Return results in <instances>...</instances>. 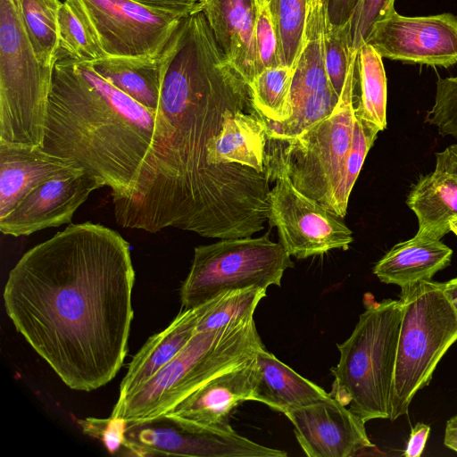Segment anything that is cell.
<instances>
[{
	"instance_id": "35",
	"label": "cell",
	"mask_w": 457,
	"mask_h": 457,
	"mask_svg": "<svg viewBox=\"0 0 457 457\" xmlns=\"http://www.w3.org/2000/svg\"><path fill=\"white\" fill-rule=\"evenodd\" d=\"M83 433L99 440L112 454L127 455V424L120 419L87 418L78 420Z\"/></svg>"
},
{
	"instance_id": "18",
	"label": "cell",
	"mask_w": 457,
	"mask_h": 457,
	"mask_svg": "<svg viewBox=\"0 0 457 457\" xmlns=\"http://www.w3.org/2000/svg\"><path fill=\"white\" fill-rule=\"evenodd\" d=\"M70 167L41 146L0 143V219L37 186Z\"/></svg>"
},
{
	"instance_id": "40",
	"label": "cell",
	"mask_w": 457,
	"mask_h": 457,
	"mask_svg": "<svg viewBox=\"0 0 457 457\" xmlns=\"http://www.w3.org/2000/svg\"><path fill=\"white\" fill-rule=\"evenodd\" d=\"M443 288L454 309L457 311V278L444 282Z\"/></svg>"
},
{
	"instance_id": "38",
	"label": "cell",
	"mask_w": 457,
	"mask_h": 457,
	"mask_svg": "<svg viewBox=\"0 0 457 457\" xmlns=\"http://www.w3.org/2000/svg\"><path fill=\"white\" fill-rule=\"evenodd\" d=\"M356 0H329L328 16L332 23L342 24L351 18Z\"/></svg>"
},
{
	"instance_id": "26",
	"label": "cell",
	"mask_w": 457,
	"mask_h": 457,
	"mask_svg": "<svg viewBox=\"0 0 457 457\" xmlns=\"http://www.w3.org/2000/svg\"><path fill=\"white\" fill-rule=\"evenodd\" d=\"M293 74L294 69L283 64L266 68L249 84L253 103L266 120L282 122L291 117Z\"/></svg>"
},
{
	"instance_id": "37",
	"label": "cell",
	"mask_w": 457,
	"mask_h": 457,
	"mask_svg": "<svg viewBox=\"0 0 457 457\" xmlns=\"http://www.w3.org/2000/svg\"><path fill=\"white\" fill-rule=\"evenodd\" d=\"M430 432V427L418 422L411 428L410 437L404 450L406 457H419L424 451Z\"/></svg>"
},
{
	"instance_id": "8",
	"label": "cell",
	"mask_w": 457,
	"mask_h": 457,
	"mask_svg": "<svg viewBox=\"0 0 457 457\" xmlns=\"http://www.w3.org/2000/svg\"><path fill=\"white\" fill-rule=\"evenodd\" d=\"M356 61L330 115L295 138L267 137L266 148L281 162L295 187L329 211L353 141Z\"/></svg>"
},
{
	"instance_id": "25",
	"label": "cell",
	"mask_w": 457,
	"mask_h": 457,
	"mask_svg": "<svg viewBox=\"0 0 457 457\" xmlns=\"http://www.w3.org/2000/svg\"><path fill=\"white\" fill-rule=\"evenodd\" d=\"M21 19L37 60L54 66L59 59L60 0H16Z\"/></svg>"
},
{
	"instance_id": "33",
	"label": "cell",
	"mask_w": 457,
	"mask_h": 457,
	"mask_svg": "<svg viewBox=\"0 0 457 457\" xmlns=\"http://www.w3.org/2000/svg\"><path fill=\"white\" fill-rule=\"evenodd\" d=\"M255 40L262 71L282 65L278 34L266 0H257Z\"/></svg>"
},
{
	"instance_id": "32",
	"label": "cell",
	"mask_w": 457,
	"mask_h": 457,
	"mask_svg": "<svg viewBox=\"0 0 457 457\" xmlns=\"http://www.w3.org/2000/svg\"><path fill=\"white\" fill-rule=\"evenodd\" d=\"M425 121L435 126L441 136L457 137V76L437 79L434 104Z\"/></svg>"
},
{
	"instance_id": "9",
	"label": "cell",
	"mask_w": 457,
	"mask_h": 457,
	"mask_svg": "<svg viewBox=\"0 0 457 457\" xmlns=\"http://www.w3.org/2000/svg\"><path fill=\"white\" fill-rule=\"evenodd\" d=\"M269 236L226 238L195 247L180 287L182 307L195 308L228 291L280 287L285 270L294 262L282 245Z\"/></svg>"
},
{
	"instance_id": "34",
	"label": "cell",
	"mask_w": 457,
	"mask_h": 457,
	"mask_svg": "<svg viewBox=\"0 0 457 457\" xmlns=\"http://www.w3.org/2000/svg\"><path fill=\"white\" fill-rule=\"evenodd\" d=\"M395 11V0H356L350 21L353 47L358 52L373 24Z\"/></svg>"
},
{
	"instance_id": "12",
	"label": "cell",
	"mask_w": 457,
	"mask_h": 457,
	"mask_svg": "<svg viewBox=\"0 0 457 457\" xmlns=\"http://www.w3.org/2000/svg\"><path fill=\"white\" fill-rule=\"evenodd\" d=\"M167 420V419H166ZM152 422L127 426V455L190 457H286L284 451L259 445L232 428Z\"/></svg>"
},
{
	"instance_id": "5",
	"label": "cell",
	"mask_w": 457,
	"mask_h": 457,
	"mask_svg": "<svg viewBox=\"0 0 457 457\" xmlns=\"http://www.w3.org/2000/svg\"><path fill=\"white\" fill-rule=\"evenodd\" d=\"M364 303L350 337L337 345L340 356L331 369L329 394L367 422L390 418L402 303L366 296Z\"/></svg>"
},
{
	"instance_id": "4",
	"label": "cell",
	"mask_w": 457,
	"mask_h": 457,
	"mask_svg": "<svg viewBox=\"0 0 457 457\" xmlns=\"http://www.w3.org/2000/svg\"><path fill=\"white\" fill-rule=\"evenodd\" d=\"M263 347L253 318L196 332L170 362L118 399L111 417L122 420L127 426L160 420L205 382L251 360Z\"/></svg>"
},
{
	"instance_id": "36",
	"label": "cell",
	"mask_w": 457,
	"mask_h": 457,
	"mask_svg": "<svg viewBox=\"0 0 457 457\" xmlns=\"http://www.w3.org/2000/svg\"><path fill=\"white\" fill-rule=\"evenodd\" d=\"M147 8L164 11L186 18L195 9L197 0H131Z\"/></svg>"
},
{
	"instance_id": "39",
	"label": "cell",
	"mask_w": 457,
	"mask_h": 457,
	"mask_svg": "<svg viewBox=\"0 0 457 457\" xmlns=\"http://www.w3.org/2000/svg\"><path fill=\"white\" fill-rule=\"evenodd\" d=\"M436 170L452 174L457 180V144L448 145L442 152L435 154Z\"/></svg>"
},
{
	"instance_id": "29",
	"label": "cell",
	"mask_w": 457,
	"mask_h": 457,
	"mask_svg": "<svg viewBox=\"0 0 457 457\" xmlns=\"http://www.w3.org/2000/svg\"><path fill=\"white\" fill-rule=\"evenodd\" d=\"M378 132V129L354 113L353 136L350 153L345 162L342 179L334 192L330 208V212L339 218H344L346 213L351 191Z\"/></svg>"
},
{
	"instance_id": "7",
	"label": "cell",
	"mask_w": 457,
	"mask_h": 457,
	"mask_svg": "<svg viewBox=\"0 0 457 457\" xmlns=\"http://www.w3.org/2000/svg\"><path fill=\"white\" fill-rule=\"evenodd\" d=\"M54 68L37 60L16 0H0V143L42 146Z\"/></svg>"
},
{
	"instance_id": "13",
	"label": "cell",
	"mask_w": 457,
	"mask_h": 457,
	"mask_svg": "<svg viewBox=\"0 0 457 457\" xmlns=\"http://www.w3.org/2000/svg\"><path fill=\"white\" fill-rule=\"evenodd\" d=\"M365 43L382 58L447 68L457 63V17H409L395 10L373 24Z\"/></svg>"
},
{
	"instance_id": "3",
	"label": "cell",
	"mask_w": 457,
	"mask_h": 457,
	"mask_svg": "<svg viewBox=\"0 0 457 457\" xmlns=\"http://www.w3.org/2000/svg\"><path fill=\"white\" fill-rule=\"evenodd\" d=\"M154 125V112L105 80L90 62L60 54L45 123V152L96 177L112 197H122L134 187Z\"/></svg>"
},
{
	"instance_id": "14",
	"label": "cell",
	"mask_w": 457,
	"mask_h": 457,
	"mask_svg": "<svg viewBox=\"0 0 457 457\" xmlns=\"http://www.w3.org/2000/svg\"><path fill=\"white\" fill-rule=\"evenodd\" d=\"M103 187L94 175L70 167L33 188L0 219V230L4 235L20 237L68 224L88 195Z\"/></svg>"
},
{
	"instance_id": "17",
	"label": "cell",
	"mask_w": 457,
	"mask_h": 457,
	"mask_svg": "<svg viewBox=\"0 0 457 457\" xmlns=\"http://www.w3.org/2000/svg\"><path fill=\"white\" fill-rule=\"evenodd\" d=\"M193 12H201L234 69L249 85L262 71L255 23L257 0H199Z\"/></svg>"
},
{
	"instance_id": "10",
	"label": "cell",
	"mask_w": 457,
	"mask_h": 457,
	"mask_svg": "<svg viewBox=\"0 0 457 457\" xmlns=\"http://www.w3.org/2000/svg\"><path fill=\"white\" fill-rule=\"evenodd\" d=\"M264 165L270 181L268 220L278 232L279 243L296 259L347 250L352 230L320 203L298 190L278 159L265 148Z\"/></svg>"
},
{
	"instance_id": "19",
	"label": "cell",
	"mask_w": 457,
	"mask_h": 457,
	"mask_svg": "<svg viewBox=\"0 0 457 457\" xmlns=\"http://www.w3.org/2000/svg\"><path fill=\"white\" fill-rule=\"evenodd\" d=\"M173 36L164 49L155 55H106L90 63L112 86L156 112L164 74L173 51Z\"/></svg>"
},
{
	"instance_id": "24",
	"label": "cell",
	"mask_w": 457,
	"mask_h": 457,
	"mask_svg": "<svg viewBox=\"0 0 457 457\" xmlns=\"http://www.w3.org/2000/svg\"><path fill=\"white\" fill-rule=\"evenodd\" d=\"M361 96L354 113L378 131L386 128V77L381 55L369 44L358 50Z\"/></svg>"
},
{
	"instance_id": "6",
	"label": "cell",
	"mask_w": 457,
	"mask_h": 457,
	"mask_svg": "<svg viewBox=\"0 0 457 457\" xmlns=\"http://www.w3.org/2000/svg\"><path fill=\"white\" fill-rule=\"evenodd\" d=\"M402 320L390 420L406 414L447 350L457 341V311L443 283L422 280L401 287Z\"/></svg>"
},
{
	"instance_id": "1",
	"label": "cell",
	"mask_w": 457,
	"mask_h": 457,
	"mask_svg": "<svg viewBox=\"0 0 457 457\" xmlns=\"http://www.w3.org/2000/svg\"><path fill=\"white\" fill-rule=\"evenodd\" d=\"M253 100L201 12L173 37L151 145L133 188L112 197L116 222L150 233L167 228L219 239L252 237L268 221L270 178L210 154L228 114Z\"/></svg>"
},
{
	"instance_id": "41",
	"label": "cell",
	"mask_w": 457,
	"mask_h": 457,
	"mask_svg": "<svg viewBox=\"0 0 457 457\" xmlns=\"http://www.w3.org/2000/svg\"><path fill=\"white\" fill-rule=\"evenodd\" d=\"M450 231L453 232L457 237V218L450 221Z\"/></svg>"
},
{
	"instance_id": "27",
	"label": "cell",
	"mask_w": 457,
	"mask_h": 457,
	"mask_svg": "<svg viewBox=\"0 0 457 457\" xmlns=\"http://www.w3.org/2000/svg\"><path fill=\"white\" fill-rule=\"evenodd\" d=\"M267 289L250 287L223 293L204 303L196 332L220 329L253 318V313Z\"/></svg>"
},
{
	"instance_id": "20",
	"label": "cell",
	"mask_w": 457,
	"mask_h": 457,
	"mask_svg": "<svg viewBox=\"0 0 457 457\" xmlns=\"http://www.w3.org/2000/svg\"><path fill=\"white\" fill-rule=\"evenodd\" d=\"M453 250L428 237L415 235L395 245L374 266L373 273L385 284L400 287L422 280H431L452 260Z\"/></svg>"
},
{
	"instance_id": "42",
	"label": "cell",
	"mask_w": 457,
	"mask_h": 457,
	"mask_svg": "<svg viewBox=\"0 0 457 457\" xmlns=\"http://www.w3.org/2000/svg\"><path fill=\"white\" fill-rule=\"evenodd\" d=\"M311 1H320V0H311Z\"/></svg>"
},
{
	"instance_id": "11",
	"label": "cell",
	"mask_w": 457,
	"mask_h": 457,
	"mask_svg": "<svg viewBox=\"0 0 457 457\" xmlns=\"http://www.w3.org/2000/svg\"><path fill=\"white\" fill-rule=\"evenodd\" d=\"M93 37L110 56L161 53L182 19L131 0H71Z\"/></svg>"
},
{
	"instance_id": "43",
	"label": "cell",
	"mask_w": 457,
	"mask_h": 457,
	"mask_svg": "<svg viewBox=\"0 0 457 457\" xmlns=\"http://www.w3.org/2000/svg\"><path fill=\"white\" fill-rule=\"evenodd\" d=\"M266 1H268V2H269L270 0H266Z\"/></svg>"
},
{
	"instance_id": "28",
	"label": "cell",
	"mask_w": 457,
	"mask_h": 457,
	"mask_svg": "<svg viewBox=\"0 0 457 457\" xmlns=\"http://www.w3.org/2000/svg\"><path fill=\"white\" fill-rule=\"evenodd\" d=\"M310 0H270L282 64L295 68L301 53Z\"/></svg>"
},
{
	"instance_id": "2",
	"label": "cell",
	"mask_w": 457,
	"mask_h": 457,
	"mask_svg": "<svg viewBox=\"0 0 457 457\" xmlns=\"http://www.w3.org/2000/svg\"><path fill=\"white\" fill-rule=\"evenodd\" d=\"M135 283L129 243L89 221L27 251L3 299L16 330L70 388L110 382L128 350Z\"/></svg>"
},
{
	"instance_id": "31",
	"label": "cell",
	"mask_w": 457,
	"mask_h": 457,
	"mask_svg": "<svg viewBox=\"0 0 457 457\" xmlns=\"http://www.w3.org/2000/svg\"><path fill=\"white\" fill-rule=\"evenodd\" d=\"M325 65L330 86L340 96L350 66L356 61L358 52L353 47L350 19L342 24L332 23L328 12L325 19Z\"/></svg>"
},
{
	"instance_id": "16",
	"label": "cell",
	"mask_w": 457,
	"mask_h": 457,
	"mask_svg": "<svg viewBox=\"0 0 457 457\" xmlns=\"http://www.w3.org/2000/svg\"><path fill=\"white\" fill-rule=\"evenodd\" d=\"M255 356L205 382L163 418L176 425L230 427L231 412L241 403L253 401L256 384Z\"/></svg>"
},
{
	"instance_id": "22",
	"label": "cell",
	"mask_w": 457,
	"mask_h": 457,
	"mask_svg": "<svg viewBox=\"0 0 457 457\" xmlns=\"http://www.w3.org/2000/svg\"><path fill=\"white\" fill-rule=\"evenodd\" d=\"M255 359L257 376L253 401L286 414L329 396V393L299 375L265 347L256 353Z\"/></svg>"
},
{
	"instance_id": "30",
	"label": "cell",
	"mask_w": 457,
	"mask_h": 457,
	"mask_svg": "<svg viewBox=\"0 0 457 457\" xmlns=\"http://www.w3.org/2000/svg\"><path fill=\"white\" fill-rule=\"evenodd\" d=\"M60 54L80 62L106 56L71 0H65L58 16Z\"/></svg>"
},
{
	"instance_id": "15",
	"label": "cell",
	"mask_w": 457,
	"mask_h": 457,
	"mask_svg": "<svg viewBox=\"0 0 457 457\" xmlns=\"http://www.w3.org/2000/svg\"><path fill=\"white\" fill-rule=\"evenodd\" d=\"M309 457H350L374 447L365 421L330 394L326 399L285 414Z\"/></svg>"
},
{
	"instance_id": "23",
	"label": "cell",
	"mask_w": 457,
	"mask_h": 457,
	"mask_svg": "<svg viewBox=\"0 0 457 457\" xmlns=\"http://www.w3.org/2000/svg\"><path fill=\"white\" fill-rule=\"evenodd\" d=\"M418 218L417 235L441 239L457 218V180L450 173L435 169L411 187L406 201Z\"/></svg>"
},
{
	"instance_id": "21",
	"label": "cell",
	"mask_w": 457,
	"mask_h": 457,
	"mask_svg": "<svg viewBox=\"0 0 457 457\" xmlns=\"http://www.w3.org/2000/svg\"><path fill=\"white\" fill-rule=\"evenodd\" d=\"M204 309V303L184 309L166 328L148 338L130 361L118 399L137 389L180 353L196 333Z\"/></svg>"
}]
</instances>
